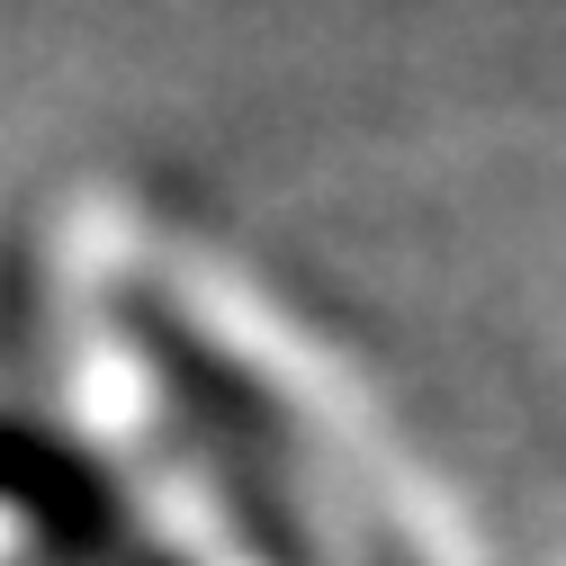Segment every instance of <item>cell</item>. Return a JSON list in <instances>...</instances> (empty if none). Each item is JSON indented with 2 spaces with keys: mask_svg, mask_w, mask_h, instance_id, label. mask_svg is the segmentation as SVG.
Here are the masks:
<instances>
[{
  "mask_svg": "<svg viewBox=\"0 0 566 566\" xmlns=\"http://www.w3.org/2000/svg\"><path fill=\"white\" fill-rule=\"evenodd\" d=\"M0 360L99 441L126 566H432V504L378 405L154 198L63 189L10 243Z\"/></svg>",
  "mask_w": 566,
  "mask_h": 566,
  "instance_id": "1",
  "label": "cell"
}]
</instances>
